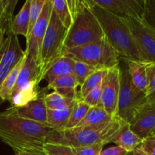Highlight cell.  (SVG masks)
<instances>
[{"label": "cell", "instance_id": "22", "mask_svg": "<svg viewBox=\"0 0 155 155\" xmlns=\"http://www.w3.org/2000/svg\"><path fill=\"white\" fill-rule=\"evenodd\" d=\"M112 117L109 116L106 110L102 107H90L87 112L86 115L76 127H88V126H94L97 124H103V123L109 122L112 120Z\"/></svg>", "mask_w": 155, "mask_h": 155}, {"label": "cell", "instance_id": "34", "mask_svg": "<svg viewBox=\"0 0 155 155\" xmlns=\"http://www.w3.org/2000/svg\"><path fill=\"white\" fill-rule=\"evenodd\" d=\"M88 106L102 107V83L91 91L84 98H81Z\"/></svg>", "mask_w": 155, "mask_h": 155}, {"label": "cell", "instance_id": "15", "mask_svg": "<svg viewBox=\"0 0 155 155\" xmlns=\"http://www.w3.org/2000/svg\"><path fill=\"white\" fill-rule=\"evenodd\" d=\"M18 115L24 119L46 124L47 108L45 102V95L39 97L36 100L19 107H14Z\"/></svg>", "mask_w": 155, "mask_h": 155}, {"label": "cell", "instance_id": "18", "mask_svg": "<svg viewBox=\"0 0 155 155\" xmlns=\"http://www.w3.org/2000/svg\"><path fill=\"white\" fill-rule=\"evenodd\" d=\"M127 69L133 84L146 94L148 85L147 68L150 63L143 61H127Z\"/></svg>", "mask_w": 155, "mask_h": 155}, {"label": "cell", "instance_id": "2", "mask_svg": "<svg viewBox=\"0 0 155 155\" xmlns=\"http://www.w3.org/2000/svg\"><path fill=\"white\" fill-rule=\"evenodd\" d=\"M53 130L47 124L24 119L13 107L0 112V140L7 145L45 143Z\"/></svg>", "mask_w": 155, "mask_h": 155}, {"label": "cell", "instance_id": "6", "mask_svg": "<svg viewBox=\"0 0 155 155\" xmlns=\"http://www.w3.org/2000/svg\"><path fill=\"white\" fill-rule=\"evenodd\" d=\"M147 104L146 94L133 84L127 68H122L120 66V89L116 117L130 124Z\"/></svg>", "mask_w": 155, "mask_h": 155}, {"label": "cell", "instance_id": "4", "mask_svg": "<svg viewBox=\"0 0 155 155\" xmlns=\"http://www.w3.org/2000/svg\"><path fill=\"white\" fill-rule=\"evenodd\" d=\"M125 122L115 117L112 120L103 124L88 127H74L62 131H55L48 138L47 142L68 145L71 147L111 143Z\"/></svg>", "mask_w": 155, "mask_h": 155}, {"label": "cell", "instance_id": "20", "mask_svg": "<svg viewBox=\"0 0 155 155\" xmlns=\"http://www.w3.org/2000/svg\"><path fill=\"white\" fill-rule=\"evenodd\" d=\"M74 104L62 110H47V125L55 131L66 130Z\"/></svg>", "mask_w": 155, "mask_h": 155}, {"label": "cell", "instance_id": "40", "mask_svg": "<svg viewBox=\"0 0 155 155\" xmlns=\"http://www.w3.org/2000/svg\"><path fill=\"white\" fill-rule=\"evenodd\" d=\"M126 155H147V154H146L145 153L142 152V151H141V150L138 149V148H136V149H135L134 151H131V152H129Z\"/></svg>", "mask_w": 155, "mask_h": 155}, {"label": "cell", "instance_id": "28", "mask_svg": "<svg viewBox=\"0 0 155 155\" xmlns=\"http://www.w3.org/2000/svg\"><path fill=\"white\" fill-rule=\"evenodd\" d=\"M44 143L14 144L10 148L15 155H46L43 150Z\"/></svg>", "mask_w": 155, "mask_h": 155}, {"label": "cell", "instance_id": "14", "mask_svg": "<svg viewBox=\"0 0 155 155\" xmlns=\"http://www.w3.org/2000/svg\"><path fill=\"white\" fill-rule=\"evenodd\" d=\"M130 129L141 139L153 134L155 130V105L147 104L129 124Z\"/></svg>", "mask_w": 155, "mask_h": 155}, {"label": "cell", "instance_id": "11", "mask_svg": "<svg viewBox=\"0 0 155 155\" xmlns=\"http://www.w3.org/2000/svg\"><path fill=\"white\" fill-rule=\"evenodd\" d=\"M25 55L18 36L9 33L0 50V89L12 70ZM0 102V105H1Z\"/></svg>", "mask_w": 155, "mask_h": 155}, {"label": "cell", "instance_id": "5", "mask_svg": "<svg viewBox=\"0 0 155 155\" xmlns=\"http://www.w3.org/2000/svg\"><path fill=\"white\" fill-rule=\"evenodd\" d=\"M64 54L97 70L110 69L120 64L119 55L106 36L98 42L66 50Z\"/></svg>", "mask_w": 155, "mask_h": 155}, {"label": "cell", "instance_id": "3", "mask_svg": "<svg viewBox=\"0 0 155 155\" xmlns=\"http://www.w3.org/2000/svg\"><path fill=\"white\" fill-rule=\"evenodd\" d=\"M92 5L94 12L101 24L105 36L118 53L120 58L123 59L126 62H145L135 44L126 18L117 16L94 4Z\"/></svg>", "mask_w": 155, "mask_h": 155}, {"label": "cell", "instance_id": "21", "mask_svg": "<svg viewBox=\"0 0 155 155\" xmlns=\"http://www.w3.org/2000/svg\"><path fill=\"white\" fill-rule=\"evenodd\" d=\"M24 60V57L12 70V71L9 73L5 81L3 82L1 89H0V102H1V104H2L4 101L11 100L12 92H13V89L15 88L17 78H18V74H19L21 66H22Z\"/></svg>", "mask_w": 155, "mask_h": 155}, {"label": "cell", "instance_id": "19", "mask_svg": "<svg viewBox=\"0 0 155 155\" xmlns=\"http://www.w3.org/2000/svg\"><path fill=\"white\" fill-rule=\"evenodd\" d=\"M31 0H27L23 5L18 15L14 18L11 26L10 32L13 34L24 36L27 38L28 35L29 22H30V9Z\"/></svg>", "mask_w": 155, "mask_h": 155}, {"label": "cell", "instance_id": "31", "mask_svg": "<svg viewBox=\"0 0 155 155\" xmlns=\"http://www.w3.org/2000/svg\"><path fill=\"white\" fill-rule=\"evenodd\" d=\"M78 83L74 75L69 74L55 80L52 84L47 86V89H53L55 91L58 89H78Z\"/></svg>", "mask_w": 155, "mask_h": 155}, {"label": "cell", "instance_id": "39", "mask_svg": "<svg viewBox=\"0 0 155 155\" xmlns=\"http://www.w3.org/2000/svg\"><path fill=\"white\" fill-rule=\"evenodd\" d=\"M7 34V33H6L5 30H1L0 29V50H1L3 44H4V42H5V36Z\"/></svg>", "mask_w": 155, "mask_h": 155}, {"label": "cell", "instance_id": "30", "mask_svg": "<svg viewBox=\"0 0 155 155\" xmlns=\"http://www.w3.org/2000/svg\"><path fill=\"white\" fill-rule=\"evenodd\" d=\"M43 150L46 155H76L71 146L56 142H45Z\"/></svg>", "mask_w": 155, "mask_h": 155}, {"label": "cell", "instance_id": "12", "mask_svg": "<svg viewBox=\"0 0 155 155\" xmlns=\"http://www.w3.org/2000/svg\"><path fill=\"white\" fill-rule=\"evenodd\" d=\"M120 89V64L110 68L102 81V105L112 118L116 117Z\"/></svg>", "mask_w": 155, "mask_h": 155}, {"label": "cell", "instance_id": "7", "mask_svg": "<svg viewBox=\"0 0 155 155\" xmlns=\"http://www.w3.org/2000/svg\"><path fill=\"white\" fill-rule=\"evenodd\" d=\"M68 30L53 10L41 48L40 66L42 80L53 63L64 55V42Z\"/></svg>", "mask_w": 155, "mask_h": 155}, {"label": "cell", "instance_id": "38", "mask_svg": "<svg viewBox=\"0 0 155 155\" xmlns=\"http://www.w3.org/2000/svg\"><path fill=\"white\" fill-rule=\"evenodd\" d=\"M153 12L155 16V1L149 2H147V12Z\"/></svg>", "mask_w": 155, "mask_h": 155}, {"label": "cell", "instance_id": "33", "mask_svg": "<svg viewBox=\"0 0 155 155\" xmlns=\"http://www.w3.org/2000/svg\"><path fill=\"white\" fill-rule=\"evenodd\" d=\"M45 2L46 0H31L30 9V22H29L28 35L32 30L33 27H34L36 23L37 22L38 19H39L40 16L42 13Z\"/></svg>", "mask_w": 155, "mask_h": 155}, {"label": "cell", "instance_id": "17", "mask_svg": "<svg viewBox=\"0 0 155 155\" xmlns=\"http://www.w3.org/2000/svg\"><path fill=\"white\" fill-rule=\"evenodd\" d=\"M143 139L130 129L129 124L124 123L113 138L112 143L126 150L128 153L138 148Z\"/></svg>", "mask_w": 155, "mask_h": 155}, {"label": "cell", "instance_id": "25", "mask_svg": "<svg viewBox=\"0 0 155 155\" xmlns=\"http://www.w3.org/2000/svg\"><path fill=\"white\" fill-rule=\"evenodd\" d=\"M109 69H100L94 71L85 80L84 83L80 86L79 95L81 98H84L92 89L97 87L102 83Z\"/></svg>", "mask_w": 155, "mask_h": 155}, {"label": "cell", "instance_id": "32", "mask_svg": "<svg viewBox=\"0 0 155 155\" xmlns=\"http://www.w3.org/2000/svg\"><path fill=\"white\" fill-rule=\"evenodd\" d=\"M148 85H147L146 98L147 104L155 105V63H150L147 68Z\"/></svg>", "mask_w": 155, "mask_h": 155}, {"label": "cell", "instance_id": "8", "mask_svg": "<svg viewBox=\"0 0 155 155\" xmlns=\"http://www.w3.org/2000/svg\"><path fill=\"white\" fill-rule=\"evenodd\" d=\"M135 44L144 61L155 63V26L146 18H126Z\"/></svg>", "mask_w": 155, "mask_h": 155}, {"label": "cell", "instance_id": "36", "mask_svg": "<svg viewBox=\"0 0 155 155\" xmlns=\"http://www.w3.org/2000/svg\"><path fill=\"white\" fill-rule=\"evenodd\" d=\"M138 148L147 155H155V134H151L143 139Z\"/></svg>", "mask_w": 155, "mask_h": 155}, {"label": "cell", "instance_id": "29", "mask_svg": "<svg viewBox=\"0 0 155 155\" xmlns=\"http://www.w3.org/2000/svg\"><path fill=\"white\" fill-rule=\"evenodd\" d=\"M95 71H97V69L93 67L90 66L84 62L80 61L74 60L72 74L75 77L79 86H81L87 80V78Z\"/></svg>", "mask_w": 155, "mask_h": 155}, {"label": "cell", "instance_id": "23", "mask_svg": "<svg viewBox=\"0 0 155 155\" xmlns=\"http://www.w3.org/2000/svg\"><path fill=\"white\" fill-rule=\"evenodd\" d=\"M18 0H0V29L9 33Z\"/></svg>", "mask_w": 155, "mask_h": 155}, {"label": "cell", "instance_id": "41", "mask_svg": "<svg viewBox=\"0 0 155 155\" xmlns=\"http://www.w3.org/2000/svg\"><path fill=\"white\" fill-rule=\"evenodd\" d=\"M153 134H155V130H154V132L153 133Z\"/></svg>", "mask_w": 155, "mask_h": 155}, {"label": "cell", "instance_id": "16", "mask_svg": "<svg viewBox=\"0 0 155 155\" xmlns=\"http://www.w3.org/2000/svg\"><path fill=\"white\" fill-rule=\"evenodd\" d=\"M74 60L70 56L64 54L53 63L43 77L47 83V86L53 83L60 77L72 74Z\"/></svg>", "mask_w": 155, "mask_h": 155}, {"label": "cell", "instance_id": "24", "mask_svg": "<svg viewBox=\"0 0 155 155\" xmlns=\"http://www.w3.org/2000/svg\"><path fill=\"white\" fill-rule=\"evenodd\" d=\"M53 10L62 25L68 29L72 24L71 12L67 0H51Z\"/></svg>", "mask_w": 155, "mask_h": 155}, {"label": "cell", "instance_id": "37", "mask_svg": "<svg viewBox=\"0 0 155 155\" xmlns=\"http://www.w3.org/2000/svg\"><path fill=\"white\" fill-rule=\"evenodd\" d=\"M128 154L127 151L122 148L119 146L109 147V148H106L104 150H102L101 153L100 155H126Z\"/></svg>", "mask_w": 155, "mask_h": 155}, {"label": "cell", "instance_id": "10", "mask_svg": "<svg viewBox=\"0 0 155 155\" xmlns=\"http://www.w3.org/2000/svg\"><path fill=\"white\" fill-rule=\"evenodd\" d=\"M92 4L122 18H144L147 2L144 0H91Z\"/></svg>", "mask_w": 155, "mask_h": 155}, {"label": "cell", "instance_id": "27", "mask_svg": "<svg viewBox=\"0 0 155 155\" xmlns=\"http://www.w3.org/2000/svg\"><path fill=\"white\" fill-rule=\"evenodd\" d=\"M90 107H91L88 106L81 98H78L76 100L75 103L73 106L71 115H70L66 130L73 129L77 127L79 123L84 117Z\"/></svg>", "mask_w": 155, "mask_h": 155}, {"label": "cell", "instance_id": "13", "mask_svg": "<svg viewBox=\"0 0 155 155\" xmlns=\"http://www.w3.org/2000/svg\"><path fill=\"white\" fill-rule=\"evenodd\" d=\"M42 79L40 76V64L31 56L25 54L24 62L18 74L12 96L31 83H40Z\"/></svg>", "mask_w": 155, "mask_h": 155}, {"label": "cell", "instance_id": "9", "mask_svg": "<svg viewBox=\"0 0 155 155\" xmlns=\"http://www.w3.org/2000/svg\"><path fill=\"white\" fill-rule=\"evenodd\" d=\"M52 12H53V6H52L51 0H46L42 13L37 22L26 38L27 43H26V49L24 52L27 55H30L39 64L40 61L43 41L46 33Z\"/></svg>", "mask_w": 155, "mask_h": 155}, {"label": "cell", "instance_id": "26", "mask_svg": "<svg viewBox=\"0 0 155 155\" xmlns=\"http://www.w3.org/2000/svg\"><path fill=\"white\" fill-rule=\"evenodd\" d=\"M77 99H71L62 96L53 91L45 95V102L47 110H62L74 104Z\"/></svg>", "mask_w": 155, "mask_h": 155}, {"label": "cell", "instance_id": "1", "mask_svg": "<svg viewBox=\"0 0 155 155\" xmlns=\"http://www.w3.org/2000/svg\"><path fill=\"white\" fill-rule=\"evenodd\" d=\"M72 24L64 42L65 51L101 40L105 36L102 26L90 0H67Z\"/></svg>", "mask_w": 155, "mask_h": 155}, {"label": "cell", "instance_id": "35", "mask_svg": "<svg viewBox=\"0 0 155 155\" xmlns=\"http://www.w3.org/2000/svg\"><path fill=\"white\" fill-rule=\"evenodd\" d=\"M104 145L102 144L87 145V146L72 147L76 155H100Z\"/></svg>", "mask_w": 155, "mask_h": 155}]
</instances>
